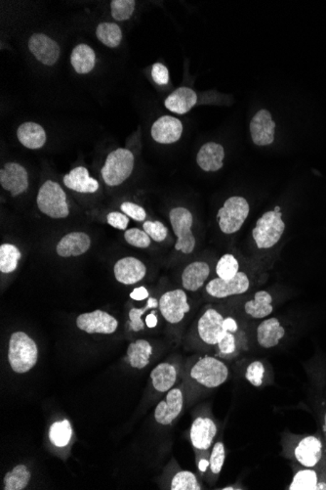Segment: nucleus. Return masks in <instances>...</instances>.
<instances>
[{"label":"nucleus","instance_id":"50","mask_svg":"<svg viewBox=\"0 0 326 490\" xmlns=\"http://www.w3.org/2000/svg\"><path fill=\"white\" fill-rule=\"evenodd\" d=\"M146 324L147 326L149 327V328H154V327L157 325V317L156 313L152 312L149 313L148 316H147Z\"/></svg>","mask_w":326,"mask_h":490},{"label":"nucleus","instance_id":"24","mask_svg":"<svg viewBox=\"0 0 326 490\" xmlns=\"http://www.w3.org/2000/svg\"><path fill=\"white\" fill-rule=\"evenodd\" d=\"M210 266L204 262H194L186 266L182 273V285L186 291L196 292L209 277Z\"/></svg>","mask_w":326,"mask_h":490},{"label":"nucleus","instance_id":"16","mask_svg":"<svg viewBox=\"0 0 326 490\" xmlns=\"http://www.w3.org/2000/svg\"><path fill=\"white\" fill-rule=\"evenodd\" d=\"M183 125L180 120L172 116H162L152 126V139L159 144H173L181 138Z\"/></svg>","mask_w":326,"mask_h":490},{"label":"nucleus","instance_id":"44","mask_svg":"<svg viewBox=\"0 0 326 490\" xmlns=\"http://www.w3.org/2000/svg\"><path fill=\"white\" fill-rule=\"evenodd\" d=\"M120 209H122L123 213H125L127 217L132 218L134 220L144 221L146 220V210L141 205L131 202H125L120 205Z\"/></svg>","mask_w":326,"mask_h":490},{"label":"nucleus","instance_id":"23","mask_svg":"<svg viewBox=\"0 0 326 490\" xmlns=\"http://www.w3.org/2000/svg\"><path fill=\"white\" fill-rule=\"evenodd\" d=\"M285 330L278 318L272 317L259 324L257 328V342L263 349H272L280 344Z\"/></svg>","mask_w":326,"mask_h":490},{"label":"nucleus","instance_id":"5","mask_svg":"<svg viewBox=\"0 0 326 490\" xmlns=\"http://www.w3.org/2000/svg\"><path fill=\"white\" fill-rule=\"evenodd\" d=\"M191 378L207 389H215L228 380V369L223 361L212 357H204L194 363Z\"/></svg>","mask_w":326,"mask_h":490},{"label":"nucleus","instance_id":"34","mask_svg":"<svg viewBox=\"0 0 326 490\" xmlns=\"http://www.w3.org/2000/svg\"><path fill=\"white\" fill-rule=\"evenodd\" d=\"M21 257L22 254L15 245L2 244L0 246V271L5 274L14 272Z\"/></svg>","mask_w":326,"mask_h":490},{"label":"nucleus","instance_id":"41","mask_svg":"<svg viewBox=\"0 0 326 490\" xmlns=\"http://www.w3.org/2000/svg\"><path fill=\"white\" fill-rule=\"evenodd\" d=\"M226 460V449L223 442H216L209 458V467L214 475H219Z\"/></svg>","mask_w":326,"mask_h":490},{"label":"nucleus","instance_id":"52","mask_svg":"<svg viewBox=\"0 0 326 490\" xmlns=\"http://www.w3.org/2000/svg\"><path fill=\"white\" fill-rule=\"evenodd\" d=\"M323 429H325V437H326V414L325 416V428H323Z\"/></svg>","mask_w":326,"mask_h":490},{"label":"nucleus","instance_id":"19","mask_svg":"<svg viewBox=\"0 0 326 490\" xmlns=\"http://www.w3.org/2000/svg\"><path fill=\"white\" fill-rule=\"evenodd\" d=\"M91 239L84 232H70L60 240L56 247L58 255L62 257H80L90 249Z\"/></svg>","mask_w":326,"mask_h":490},{"label":"nucleus","instance_id":"26","mask_svg":"<svg viewBox=\"0 0 326 490\" xmlns=\"http://www.w3.org/2000/svg\"><path fill=\"white\" fill-rule=\"evenodd\" d=\"M17 137L23 146L31 150L42 148L47 141L44 128L38 123L33 122L22 123L18 128Z\"/></svg>","mask_w":326,"mask_h":490},{"label":"nucleus","instance_id":"51","mask_svg":"<svg viewBox=\"0 0 326 490\" xmlns=\"http://www.w3.org/2000/svg\"><path fill=\"white\" fill-rule=\"evenodd\" d=\"M209 467V460L207 459H201L199 462V470L201 471V473H205L206 471L207 468Z\"/></svg>","mask_w":326,"mask_h":490},{"label":"nucleus","instance_id":"33","mask_svg":"<svg viewBox=\"0 0 326 490\" xmlns=\"http://www.w3.org/2000/svg\"><path fill=\"white\" fill-rule=\"evenodd\" d=\"M31 481V471L25 465L16 466L4 476L5 490H23Z\"/></svg>","mask_w":326,"mask_h":490},{"label":"nucleus","instance_id":"15","mask_svg":"<svg viewBox=\"0 0 326 490\" xmlns=\"http://www.w3.org/2000/svg\"><path fill=\"white\" fill-rule=\"evenodd\" d=\"M184 407V395L180 389H171L167 392V397L157 404L154 410V419L162 426L171 425Z\"/></svg>","mask_w":326,"mask_h":490},{"label":"nucleus","instance_id":"29","mask_svg":"<svg viewBox=\"0 0 326 490\" xmlns=\"http://www.w3.org/2000/svg\"><path fill=\"white\" fill-rule=\"evenodd\" d=\"M273 310V297L267 291L257 292L253 300H248L244 305V312L255 320L267 317L272 315Z\"/></svg>","mask_w":326,"mask_h":490},{"label":"nucleus","instance_id":"2","mask_svg":"<svg viewBox=\"0 0 326 490\" xmlns=\"http://www.w3.org/2000/svg\"><path fill=\"white\" fill-rule=\"evenodd\" d=\"M285 230V223L283 220L280 207L265 213L257 220L256 226L252 230V237L258 249H270L278 243Z\"/></svg>","mask_w":326,"mask_h":490},{"label":"nucleus","instance_id":"6","mask_svg":"<svg viewBox=\"0 0 326 490\" xmlns=\"http://www.w3.org/2000/svg\"><path fill=\"white\" fill-rule=\"evenodd\" d=\"M249 212H251V207L246 198L241 196L228 198L217 215L221 231L231 235L241 230L246 218H248Z\"/></svg>","mask_w":326,"mask_h":490},{"label":"nucleus","instance_id":"35","mask_svg":"<svg viewBox=\"0 0 326 490\" xmlns=\"http://www.w3.org/2000/svg\"><path fill=\"white\" fill-rule=\"evenodd\" d=\"M73 429L70 422L68 420L62 421V422L54 423L50 427L49 439L57 447H65L70 444V439H72Z\"/></svg>","mask_w":326,"mask_h":490},{"label":"nucleus","instance_id":"40","mask_svg":"<svg viewBox=\"0 0 326 490\" xmlns=\"http://www.w3.org/2000/svg\"><path fill=\"white\" fill-rule=\"evenodd\" d=\"M125 241L131 246L146 249L151 246L152 239L144 230L139 228H130L125 231Z\"/></svg>","mask_w":326,"mask_h":490},{"label":"nucleus","instance_id":"47","mask_svg":"<svg viewBox=\"0 0 326 490\" xmlns=\"http://www.w3.org/2000/svg\"><path fill=\"white\" fill-rule=\"evenodd\" d=\"M221 354H233L236 352V338L233 333L227 332L217 344Z\"/></svg>","mask_w":326,"mask_h":490},{"label":"nucleus","instance_id":"46","mask_svg":"<svg viewBox=\"0 0 326 490\" xmlns=\"http://www.w3.org/2000/svg\"><path fill=\"white\" fill-rule=\"evenodd\" d=\"M152 76L154 83L159 86H167L169 83V72L168 68L162 63H156L152 65Z\"/></svg>","mask_w":326,"mask_h":490},{"label":"nucleus","instance_id":"49","mask_svg":"<svg viewBox=\"0 0 326 490\" xmlns=\"http://www.w3.org/2000/svg\"><path fill=\"white\" fill-rule=\"evenodd\" d=\"M224 327L226 331L231 332L233 334L238 330V323L231 317L225 318Z\"/></svg>","mask_w":326,"mask_h":490},{"label":"nucleus","instance_id":"25","mask_svg":"<svg viewBox=\"0 0 326 490\" xmlns=\"http://www.w3.org/2000/svg\"><path fill=\"white\" fill-rule=\"evenodd\" d=\"M197 96L190 88H180L165 99L164 105L170 112L178 115L186 114L196 104Z\"/></svg>","mask_w":326,"mask_h":490},{"label":"nucleus","instance_id":"28","mask_svg":"<svg viewBox=\"0 0 326 490\" xmlns=\"http://www.w3.org/2000/svg\"><path fill=\"white\" fill-rule=\"evenodd\" d=\"M151 379L157 392H169L177 381V369L170 363H162L152 371Z\"/></svg>","mask_w":326,"mask_h":490},{"label":"nucleus","instance_id":"27","mask_svg":"<svg viewBox=\"0 0 326 490\" xmlns=\"http://www.w3.org/2000/svg\"><path fill=\"white\" fill-rule=\"evenodd\" d=\"M70 63L76 73L80 75L90 73L96 64L95 51L88 44H78L70 55Z\"/></svg>","mask_w":326,"mask_h":490},{"label":"nucleus","instance_id":"12","mask_svg":"<svg viewBox=\"0 0 326 490\" xmlns=\"http://www.w3.org/2000/svg\"><path fill=\"white\" fill-rule=\"evenodd\" d=\"M0 184L4 190L9 191L12 197L25 193L28 188V173L18 163H7L0 170Z\"/></svg>","mask_w":326,"mask_h":490},{"label":"nucleus","instance_id":"14","mask_svg":"<svg viewBox=\"0 0 326 490\" xmlns=\"http://www.w3.org/2000/svg\"><path fill=\"white\" fill-rule=\"evenodd\" d=\"M252 141L257 146H269L275 141V123L270 111H258L251 122Z\"/></svg>","mask_w":326,"mask_h":490},{"label":"nucleus","instance_id":"9","mask_svg":"<svg viewBox=\"0 0 326 490\" xmlns=\"http://www.w3.org/2000/svg\"><path fill=\"white\" fill-rule=\"evenodd\" d=\"M251 288V280L246 273L239 271L238 274L228 280L219 277L213 279L206 285V292L209 296L216 299H225L231 296H238L246 293Z\"/></svg>","mask_w":326,"mask_h":490},{"label":"nucleus","instance_id":"42","mask_svg":"<svg viewBox=\"0 0 326 490\" xmlns=\"http://www.w3.org/2000/svg\"><path fill=\"white\" fill-rule=\"evenodd\" d=\"M143 229L151 239L157 243L164 241L168 235L167 226L160 221H146L144 223Z\"/></svg>","mask_w":326,"mask_h":490},{"label":"nucleus","instance_id":"45","mask_svg":"<svg viewBox=\"0 0 326 490\" xmlns=\"http://www.w3.org/2000/svg\"><path fill=\"white\" fill-rule=\"evenodd\" d=\"M107 223L118 230H126L130 225V217L123 213L112 212L107 215Z\"/></svg>","mask_w":326,"mask_h":490},{"label":"nucleus","instance_id":"8","mask_svg":"<svg viewBox=\"0 0 326 490\" xmlns=\"http://www.w3.org/2000/svg\"><path fill=\"white\" fill-rule=\"evenodd\" d=\"M159 307L164 320L170 324H178L184 320L191 307L188 296L184 290L176 289L163 294L159 300Z\"/></svg>","mask_w":326,"mask_h":490},{"label":"nucleus","instance_id":"10","mask_svg":"<svg viewBox=\"0 0 326 490\" xmlns=\"http://www.w3.org/2000/svg\"><path fill=\"white\" fill-rule=\"evenodd\" d=\"M76 326L88 334L110 335L117 331L118 322L114 316L97 310L95 312L83 313L78 316L76 318Z\"/></svg>","mask_w":326,"mask_h":490},{"label":"nucleus","instance_id":"31","mask_svg":"<svg viewBox=\"0 0 326 490\" xmlns=\"http://www.w3.org/2000/svg\"><path fill=\"white\" fill-rule=\"evenodd\" d=\"M290 490H320L326 489V484L320 483L317 474L311 468L299 471L294 476L293 483L289 486Z\"/></svg>","mask_w":326,"mask_h":490},{"label":"nucleus","instance_id":"36","mask_svg":"<svg viewBox=\"0 0 326 490\" xmlns=\"http://www.w3.org/2000/svg\"><path fill=\"white\" fill-rule=\"evenodd\" d=\"M171 490H201V484L196 475L190 471H181L173 476L170 484Z\"/></svg>","mask_w":326,"mask_h":490},{"label":"nucleus","instance_id":"7","mask_svg":"<svg viewBox=\"0 0 326 490\" xmlns=\"http://www.w3.org/2000/svg\"><path fill=\"white\" fill-rule=\"evenodd\" d=\"M169 220L177 238L175 244L176 251L182 252L185 255L191 254L196 244V238L191 232L193 215L186 208L177 207L170 210Z\"/></svg>","mask_w":326,"mask_h":490},{"label":"nucleus","instance_id":"4","mask_svg":"<svg viewBox=\"0 0 326 490\" xmlns=\"http://www.w3.org/2000/svg\"><path fill=\"white\" fill-rule=\"evenodd\" d=\"M36 204L39 210L47 217L61 220L70 215L67 195L61 185L55 181L47 180L39 188Z\"/></svg>","mask_w":326,"mask_h":490},{"label":"nucleus","instance_id":"1","mask_svg":"<svg viewBox=\"0 0 326 490\" xmlns=\"http://www.w3.org/2000/svg\"><path fill=\"white\" fill-rule=\"evenodd\" d=\"M38 349L36 342L25 332H15L10 337L8 360L15 373H27L36 366Z\"/></svg>","mask_w":326,"mask_h":490},{"label":"nucleus","instance_id":"20","mask_svg":"<svg viewBox=\"0 0 326 490\" xmlns=\"http://www.w3.org/2000/svg\"><path fill=\"white\" fill-rule=\"evenodd\" d=\"M225 159V149L216 142H209L202 145L197 153L196 163L202 170L215 173L223 168Z\"/></svg>","mask_w":326,"mask_h":490},{"label":"nucleus","instance_id":"17","mask_svg":"<svg viewBox=\"0 0 326 490\" xmlns=\"http://www.w3.org/2000/svg\"><path fill=\"white\" fill-rule=\"evenodd\" d=\"M115 277L123 285H133L143 280L147 267L140 260L126 257L118 260L114 267Z\"/></svg>","mask_w":326,"mask_h":490},{"label":"nucleus","instance_id":"32","mask_svg":"<svg viewBox=\"0 0 326 490\" xmlns=\"http://www.w3.org/2000/svg\"><path fill=\"white\" fill-rule=\"evenodd\" d=\"M96 36L100 42L110 49H115L122 41V31L115 23L104 22L96 29Z\"/></svg>","mask_w":326,"mask_h":490},{"label":"nucleus","instance_id":"38","mask_svg":"<svg viewBox=\"0 0 326 490\" xmlns=\"http://www.w3.org/2000/svg\"><path fill=\"white\" fill-rule=\"evenodd\" d=\"M135 6L134 0H112L110 1V13L115 21H127L132 17Z\"/></svg>","mask_w":326,"mask_h":490},{"label":"nucleus","instance_id":"22","mask_svg":"<svg viewBox=\"0 0 326 490\" xmlns=\"http://www.w3.org/2000/svg\"><path fill=\"white\" fill-rule=\"evenodd\" d=\"M63 183L70 190L78 193H95L99 189V183L95 178L89 175L88 170L84 167H78L70 170L63 178Z\"/></svg>","mask_w":326,"mask_h":490},{"label":"nucleus","instance_id":"13","mask_svg":"<svg viewBox=\"0 0 326 490\" xmlns=\"http://www.w3.org/2000/svg\"><path fill=\"white\" fill-rule=\"evenodd\" d=\"M28 49L38 61L46 66L56 64L61 54L59 44L44 34H33L28 39Z\"/></svg>","mask_w":326,"mask_h":490},{"label":"nucleus","instance_id":"30","mask_svg":"<svg viewBox=\"0 0 326 490\" xmlns=\"http://www.w3.org/2000/svg\"><path fill=\"white\" fill-rule=\"evenodd\" d=\"M152 354V347L146 340H137L130 344L127 357L131 367L143 369L149 363Z\"/></svg>","mask_w":326,"mask_h":490},{"label":"nucleus","instance_id":"39","mask_svg":"<svg viewBox=\"0 0 326 490\" xmlns=\"http://www.w3.org/2000/svg\"><path fill=\"white\" fill-rule=\"evenodd\" d=\"M159 302H157V299L154 297H149L148 304L146 307L142 308H132L130 312V328L131 330L134 332H139L144 330V324L143 320H142V316L147 310H151V308H157L159 307Z\"/></svg>","mask_w":326,"mask_h":490},{"label":"nucleus","instance_id":"21","mask_svg":"<svg viewBox=\"0 0 326 490\" xmlns=\"http://www.w3.org/2000/svg\"><path fill=\"white\" fill-rule=\"evenodd\" d=\"M295 458L301 465L306 468H314L322 457V444L315 437H307L297 445Z\"/></svg>","mask_w":326,"mask_h":490},{"label":"nucleus","instance_id":"3","mask_svg":"<svg viewBox=\"0 0 326 490\" xmlns=\"http://www.w3.org/2000/svg\"><path fill=\"white\" fill-rule=\"evenodd\" d=\"M134 163L135 159L130 150L118 148L110 152L101 170L102 180L110 187L120 185L132 175Z\"/></svg>","mask_w":326,"mask_h":490},{"label":"nucleus","instance_id":"37","mask_svg":"<svg viewBox=\"0 0 326 490\" xmlns=\"http://www.w3.org/2000/svg\"><path fill=\"white\" fill-rule=\"evenodd\" d=\"M238 272L239 265L235 255L226 254L217 262L216 273L218 277L221 279L228 280V279L235 277Z\"/></svg>","mask_w":326,"mask_h":490},{"label":"nucleus","instance_id":"43","mask_svg":"<svg viewBox=\"0 0 326 490\" xmlns=\"http://www.w3.org/2000/svg\"><path fill=\"white\" fill-rule=\"evenodd\" d=\"M265 366L261 361H253L246 369V379L254 387H261L264 382Z\"/></svg>","mask_w":326,"mask_h":490},{"label":"nucleus","instance_id":"18","mask_svg":"<svg viewBox=\"0 0 326 490\" xmlns=\"http://www.w3.org/2000/svg\"><path fill=\"white\" fill-rule=\"evenodd\" d=\"M216 434V424L210 418L199 417L191 424L190 437L194 449H209Z\"/></svg>","mask_w":326,"mask_h":490},{"label":"nucleus","instance_id":"11","mask_svg":"<svg viewBox=\"0 0 326 490\" xmlns=\"http://www.w3.org/2000/svg\"><path fill=\"white\" fill-rule=\"evenodd\" d=\"M225 318L214 308H209L199 318L197 322V332L199 338L205 344L216 346L227 331L224 327Z\"/></svg>","mask_w":326,"mask_h":490},{"label":"nucleus","instance_id":"48","mask_svg":"<svg viewBox=\"0 0 326 490\" xmlns=\"http://www.w3.org/2000/svg\"><path fill=\"white\" fill-rule=\"evenodd\" d=\"M131 299L134 300H143L149 297L148 290L144 287H139L133 290L132 293L130 294Z\"/></svg>","mask_w":326,"mask_h":490}]
</instances>
